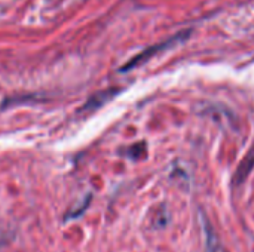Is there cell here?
I'll return each instance as SVG.
<instances>
[{"mask_svg":"<svg viewBox=\"0 0 254 252\" xmlns=\"http://www.w3.org/2000/svg\"><path fill=\"white\" fill-rule=\"evenodd\" d=\"M254 166V150L246 157V160L241 163V166H240V169L237 171V174H235V177H234V183L235 184H238V183H241V181H244L246 180V177L249 175V172L252 171V168Z\"/></svg>","mask_w":254,"mask_h":252,"instance_id":"obj_3","label":"cell"},{"mask_svg":"<svg viewBox=\"0 0 254 252\" xmlns=\"http://www.w3.org/2000/svg\"><path fill=\"white\" fill-rule=\"evenodd\" d=\"M204 230H205L207 250H208V252H226L225 250H223V247H222V244H220L219 238L214 235L213 229L210 227V224H208V223H205V221H204Z\"/></svg>","mask_w":254,"mask_h":252,"instance_id":"obj_2","label":"cell"},{"mask_svg":"<svg viewBox=\"0 0 254 252\" xmlns=\"http://www.w3.org/2000/svg\"><path fill=\"white\" fill-rule=\"evenodd\" d=\"M189 34H190V30H186V31H182V33H179V34L173 36V37L168 39V40H164V42H161V43H156V45L147 48L146 50H143L141 53H138L137 56H134V58H132L125 67H122L121 70H122V71H127V70H131V68H134V67H137V65L146 62L147 59H150V58L155 56L156 53L164 52V50H167V49H171V48L177 46L179 43L185 42V40L188 39Z\"/></svg>","mask_w":254,"mask_h":252,"instance_id":"obj_1","label":"cell"}]
</instances>
